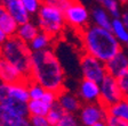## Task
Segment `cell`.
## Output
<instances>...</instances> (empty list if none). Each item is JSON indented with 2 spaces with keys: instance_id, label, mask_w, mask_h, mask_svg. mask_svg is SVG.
Instances as JSON below:
<instances>
[{
  "instance_id": "d4e9b609",
  "label": "cell",
  "mask_w": 128,
  "mask_h": 126,
  "mask_svg": "<svg viewBox=\"0 0 128 126\" xmlns=\"http://www.w3.org/2000/svg\"><path fill=\"white\" fill-rule=\"evenodd\" d=\"M102 7L105 8L106 11L111 15V17H121V13L119 10V0H100Z\"/></svg>"
},
{
  "instance_id": "30bf717a",
  "label": "cell",
  "mask_w": 128,
  "mask_h": 126,
  "mask_svg": "<svg viewBox=\"0 0 128 126\" xmlns=\"http://www.w3.org/2000/svg\"><path fill=\"white\" fill-rule=\"evenodd\" d=\"M78 97L84 102H96L100 100V83L84 79L78 87Z\"/></svg>"
},
{
  "instance_id": "f1b7e54d",
  "label": "cell",
  "mask_w": 128,
  "mask_h": 126,
  "mask_svg": "<svg viewBox=\"0 0 128 126\" xmlns=\"http://www.w3.org/2000/svg\"><path fill=\"white\" fill-rule=\"evenodd\" d=\"M105 124H106L108 126H128V122L119 118L117 116L109 115V114H108V116H106Z\"/></svg>"
},
{
  "instance_id": "603a6c76",
  "label": "cell",
  "mask_w": 128,
  "mask_h": 126,
  "mask_svg": "<svg viewBox=\"0 0 128 126\" xmlns=\"http://www.w3.org/2000/svg\"><path fill=\"white\" fill-rule=\"evenodd\" d=\"M63 114H64V110L57 105V102L52 106V108L49 109L48 114L46 115V118H47L49 126H58Z\"/></svg>"
},
{
  "instance_id": "7a4b0ae2",
  "label": "cell",
  "mask_w": 128,
  "mask_h": 126,
  "mask_svg": "<svg viewBox=\"0 0 128 126\" xmlns=\"http://www.w3.org/2000/svg\"><path fill=\"white\" fill-rule=\"evenodd\" d=\"M78 32L84 52L98 58L104 63L122 50L121 42L114 37L111 30L89 24Z\"/></svg>"
},
{
  "instance_id": "9a60e30c",
  "label": "cell",
  "mask_w": 128,
  "mask_h": 126,
  "mask_svg": "<svg viewBox=\"0 0 128 126\" xmlns=\"http://www.w3.org/2000/svg\"><path fill=\"white\" fill-rule=\"evenodd\" d=\"M7 98H12L25 103L29 102L30 95L28 89V81L22 80L15 83H7Z\"/></svg>"
},
{
  "instance_id": "3957f363",
  "label": "cell",
  "mask_w": 128,
  "mask_h": 126,
  "mask_svg": "<svg viewBox=\"0 0 128 126\" xmlns=\"http://www.w3.org/2000/svg\"><path fill=\"white\" fill-rule=\"evenodd\" d=\"M0 55L21 72L25 81L31 80L32 51L29 47V43L21 40L16 34L12 35L0 47Z\"/></svg>"
},
{
  "instance_id": "2e32d148",
  "label": "cell",
  "mask_w": 128,
  "mask_h": 126,
  "mask_svg": "<svg viewBox=\"0 0 128 126\" xmlns=\"http://www.w3.org/2000/svg\"><path fill=\"white\" fill-rule=\"evenodd\" d=\"M0 26L2 27V30L7 33L8 37L16 34L17 27H18V23L14 19V17L7 11L4 5L0 2Z\"/></svg>"
},
{
  "instance_id": "ffe728a7",
  "label": "cell",
  "mask_w": 128,
  "mask_h": 126,
  "mask_svg": "<svg viewBox=\"0 0 128 126\" xmlns=\"http://www.w3.org/2000/svg\"><path fill=\"white\" fill-rule=\"evenodd\" d=\"M111 32L121 43L128 42V30L120 17H113L111 21Z\"/></svg>"
},
{
  "instance_id": "5b68a950",
  "label": "cell",
  "mask_w": 128,
  "mask_h": 126,
  "mask_svg": "<svg viewBox=\"0 0 128 126\" xmlns=\"http://www.w3.org/2000/svg\"><path fill=\"white\" fill-rule=\"evenodd\" d=\"M28 103L6 98L0 102V125L1 126H29Z\"/></svg>"
},
{
  "instance_id": "836d02e7",
  "label": "cell",
  "mask_w": 128,
  "mask_h": 126,
  "mask_svg": "<svg viewBox=\"0 0 128 126\" xmlns=\"http://www.w3.org/2000/svg\"><path fill=\"white\" fill-rule=\"evenodd\" d=\"M119 2L120 3H122V5H125V3L128 2V0H119Z\"/></svg>"
},
{
  "instance_id": "cb8c5ba5",
  "label": "cell",
  "mask_w": 128,
  "mask_h": 126,
  "mask_svg": "<svg viewBox=\"0 0 128 126\" xmlns=\"http://www.w3.org/2000/svg\"><path fill=\"white\" fill-rule=\"evenodd\" d=\"M28 89H29L30 99H41L46 92V89L33 80L28 81Z\"/></svg>"
},
{
  "instance_id": "83f0119b",
  "label": "cell",
  "mask_w": 128,
  "mask_h": 126,
  "mask_svg": "<svg viewBox=\"0 0 128 126\" xmlns=\"http://www.w3.org/2000/svg\"><path fill=\"white\" fill-rule=\"evenodd\" d=\"M29 121H30V125H33V126H49L46 116L32 115V116H29Z\"/></svg>"
},
{
  "instance_id": "d6a6232c",
  "label": "cell",
  "mask_w": 128,
  "mask_h": 126,
  "mask_svg": "<svg viewBox=\"0 0 128 126\" xmlns=\"http://www.w3.org/2000/svg\"><path fill=\"white\" fill-rule=\"evenodd\" d=\"M120 18L122 19L124 24H125V26L127 27V30H128V11H126V13L121 14V17H120Z\"/></svg>"
},
{
  "instance_id": "484cf974",
  "label": "cell",
  "mask_w": 128,
  "mask_h": 126,
  "mask_svg": "<svg viewBox=\"0 0 128 126\" xmlns=\"http://www.w3.org/2000/svg\"><path fill=\"white\" fill-rule=\"evenodd\" d=\"M22 2L30 15H36L42 5V0H22Z\"/></svg>"
},
{
  "instance_id": "f546056e",
  "label": "cell",
  "mask_w": 128,
  "mask_h": 126,
  "mask_svg": "<svg viewBox=\"0 0 128 126\" xmlns=\"http://www.w3.org/2000/svg\"><path fill=\"white\" fill-rule=\"evenodd\" d=\"M118 83H119V86L121 89L124 98L128 99V72L121 75L120 77H118Z\"/></svg>"
},
{
  "instance_id": "5bb4252c",
  "label": "cell",
  "mask_w": 128,
  "mask_h": 126,
  "mask_svg": "<svg viewBox=\"0 0 128 126\" xmlns=\"http://www.w3.org/2000/svg\"><path fill=\"white\" fill-rule=\"evenodd\" d=\"M24 80L21 72L12 63L0 55V81L6 83H15Z\"/></svg>"
},
{
  "instance_id": "d6986e66",
  "label": "cell",
  "mask_w": 128,
  "mask_h": 126,
  "mask_svg": "<svg viewBox=\"0 0 128 126\" xmlns=\"http://www.w3.org/2000/svg\"><path fill=\"white\" fill-rule=\"evenodd\" d=\"M92 19L93 23L103 29L111 30V15L103 7H96L92 10Z\"/></svg>"
},
{
  "instance_id": "44dd1931",
  "label": "cell",
  "mask_w": 128,
  "mask_h": 126,
  "mask_svg": "<svg viewBox=\"0 0 128 126\" xmlns=\"http://www.w3.org/2000/svg\"><path fill=\"white\" fill-rule=\"evenodd\" d=\"M106 111L109 115L117 116L119 118L128 122V99L122 98L120 101L116 102L114 105L108 107Z\"/></svg>"
},
{
  "instance_id": "277c9868",
  "label": "cell",
  "mask_w": 128,
  "mask_h": 126,
  "mask_svg": "<svg viewBox=\"0 0 128 126\" xmlns=\"http://www.w3.org/2000/svg\"><path fill=\"white\" fill-rule=\"evenodd\" d=\"M38 23L40 31L46 32L56 39L63 33L66 26V22L64 17V11L55 6L42 2L39 11L37 13Z\"/></svg>"
},
{
  "instance_id": "1f68e13d",
  "label": "cell",
  "mask_w": 128,
  "mask_h": 126,
  "mask_svg": "<svg viewBox=\"0 0 128 126\" xmlns=\"http://www.w3.org/2000/svg\"><path fill=\"white\" fill-rule=\"evenodd\" d=\"M8 38H9V37L7 35V33H6V32L2 30V27L0 26V47H1V45L5 43L6 40H7Z\"/></svg>"
},
{
  "instance_id": "4316f807",
  "label": "cell",
  "mask_w": 128,
  "mask_h": 126,
  "mask_svg": "<svg viewBox=\"0 0 128 126\" xmlns=\"http://www.w3.org/2000/svg\"><path fill=\"white\" fill-rule=\"evenodd\" d=\"M78 124H79V118L76 116V114L64 111L58 126H77Z\"/></svg>"
},
{
  "instance_id": "ba28073f",
  "label": "cell",
  "mask_w": 128,
  "mask_h": 126,
  "mask_svg": "<svg viewBox=\"0 0 128 126\" xmlns=\"http://www.w3.org/2000/svg\"><path fill=\"white\" fill-rule=\"evenodd\" d=\"M80 69L84 79L92 80L97 83H101L108 74L104 61L86 52L80 57Z\"/></svg>"
},
{
  "instance_id": "7c38bea8",
  "label": "cell",
  "mask_w": 128,
  "mask_h": 126,
  "mask_svg": "<svg viewBox=\"0 0 128 126\" xmlns=\"http://www.w3.org/2000/svg\"><path fill=\"white\" fill-rule=\"evenodd\" d=\"M57 105L66 113H79L80 108L82 106V101L80 100L78 94H74L70 91L63 90L57 95Z\"/></svg>"
},
{
  "instance_id": "6da1fadb",
  "label": "cell",
  "mask_w": 128,
  "mask_h": 126,
  "mask_svg": "<svg viewBox=\"0 0 128 126\" xmlns=\"http://www.w3.org/2000/svg\"><path fill=\"white\" fill-rule=\"evenodd\" d=\"M31 80L56 93L65 90V72L53 49L32 51Z\"/></svg>"
},
{
  "instance_id": "e0dca14e",
  "label": "cell",
  "mask_w": 128,
  "mask_h": 126,
  "mask_svg": "<svg viewBox=\"0 0 128 126\" xmlns=\"http://www.w3.org/2000/svg\"><path fill=\"white\" fill-rule=\"evenodd\" d=\"M39 32H40V29L37 24L32 23L31 21H28L25 23L18 24V27H17V31H16V35L21 40H23L24 42L29 43Z\"/></svg>"
},
{
  "instance_id": "ac0fdd59",
  "label": "cell",
  "mask_w": 128,
  "mask_h": 126,
  "mask_svg": "<svg viewBox=\"0 0 128 126\" xmlns=\"http://www.w3.org/2000/svg\"><path fill=\"white\" fill-rule=\"evenodd\" d=\"M54 38L49 35L46 32L40 31L31 41L29 42V47L31 51H40V50H45L50 48L54 42Z\"/></svg>"
},
{
  "instance_id": "e575fe53",
  "label": "cell",
  "mask_w": 128,
  "mask_h": 126,
  "mask_svg": "<svg viewBox=\"0 0 128 126\" xmlns=\"http://www.w3.org/2000/svg\"><path fill=\"white\" fill-rule=\"evenodd\" d=\"M126 45H127V48H128V42H127V43H126Z\"/></svg>"
},
{
  "instance_id": "9c48e42d",
  "label": "cell",
  "mask_w": 128,
  "mask_h": 126,
  "mask_svg": "<svg viewBox=\"0 0 128 126\" xmlns=\"http://www.w3.org/2000/svg\"><path fill=\"white\" fill-rule=\"evenodd\" d=\"M124 98L121 89L118 83V79L106 74L100 83V102L105 108L114 105Z\"/></svg>"
},
{
  "instance_id": "4fadbf2b",
  "label": "cell",
  "mask_w": 128,
  "mask_h": 126,
  "mask_svg": "<svg viewBox=\"0 0 128 126\" xmlns=\"http://www.w3.org/2000/svg\"><path fill=\"white\" fill-rule=\"evenodd\" d=\"M0 2L7 9V11L14 17L18 24L30 21V14L26 11L22 0H0Z\"/></svg>"
},
{
  "instance_id": "8fae6325",
  "label": "cell",
  "mask_w": 128,
  "mask_h": 126,
  "mask_svg": "<svg viewBox=\"0 0 128 126\" xmlns=\"http://www.w3.org/2000/svg\"><path fill=\"white\" fill-rule=\"evenodd\" d=\"M108 74L114 77H120L128 72V57L122 50L105 63Z\"/></svg>"
},
{
  "instance_id": "d590c367",
  "label": "cell",
  "mask_w": 128,
  "mask_h": 126,
  "mask_svg": "<svg viewBox=\"0 0 128 126\" xmlns=\"http://www.w3.org/2000/svg\"><path fill=\"white\" fill-rule=\"evenodd\" d=\"M98 1H100V0H98Z\"/></svg>"
},
{
  "instance_id": "8992f818",
  "label": "cell",
  "mask_w": 128,
  "mask_h": 126,
  "mask_svg": "<svg viewBox=\"0 0 128 126\" xmlns=\"http://www.w3.org/2000/svg\"><path fill=\"white\" fill-rule=\"evenodd\" d=\"M108 111L100 101L85 102L79 110V121L85 126H104L106 125Z\"/></svg>"
},
{
  "instance_id": "52a82bcc",
  "label": "cell",
  "mask_w": 128,
  "mask_h": 126,
  "mask_svg": "<svg viewBox=\"0 0 128 126\" xmlns=\"http://www.w3.org/2000/svg\"><path fill=\"white\" fill-rule=\"evenodd\" d=\"M63 11L66 25L71 26L72 29L80 31L89 25L90 14L79 0H72Z\"/></svg>"
},
{
  "instance_id": "4dcf8cb0",
  "label": "cell",
  "mask_w": 128,
  "mask_h": 126,
  "mask_svg": "<svg viewBox=\"0 0 128 126\" xmlns=\"http://www.w3.org/2000/svg\"><path fill=\"white\" fill-rule=\"evenodd\" d=\"M71 1L72 0H42V2L52 5V6H55V7L60 8L62 10H64V9L70 5Z\"/></svg>"
},
{
  "instance_id": "7402d4cb",
  "label": "cell",
  "mask_w": 128,
  "mask_h": 126,
  "mask_svg": "<svg viewBox=\"0 0 128 126\" xmlns=\"http://www.w3.org/2000/svg\"><path fill=\"white\" fill-rule=\"evenodd\" d=\"M28 108H29L30 116L32 115H40L46 116L52 108L49 103L44 101L42 99H30L28 102Z\"/></svg>"
}]
</instances>
